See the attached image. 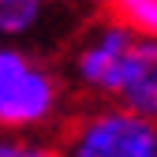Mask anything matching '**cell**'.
Listing matches in <instances>:
<instances>
[{"instance_id": "cell-6", "label": "cell", "mask_w": 157, "mask_h": 157, "mask_svg": "<svg viewBox=\"0 0 157 157\" xmlns=\"http://www.w3.org/2000/svg\"><path fill=\"white\" fill-rule=\"evenodd\" d=\"M112 8V19L127 23L135 34L157 37V0H105Z\"/></svg>"}, {"instance_id": "cell-7", "label": "cell", "mask_w": 157, "mask_h": 157, "mask_svg": "<svg viewBox=\"0 0 157 157\" xmlns=\"http://www.w3.org/2000/svg\"><path fill=\"white\" fill-rule=\"evenodd\" d=\"M0 157H64V150L37 142L30 135H19V131H0Z\"/></svg>"}, {"instance_id": "cell-3", "label": "cell", "mask_w": 157, "mask_h": 157, "mask_svg": "<svg viewBox=\"0 0 157 157\" xmlns=\"http://www.w3.org/2000/svg\"><path fill=\"white\" fill-rule=\"evenodd\" d=\"M135 37L139 34H135L127 23H120V19L97 23L82 41H78V49H75V60H71L75 82L86 94H94V97H105Z\"/></svg>"}, {"instance_id": "cell-4", "label": "cell", "mask_w": 157, "mask_h": 157, "mask_svg": "<svg viewBox=\"0 0 157 157\" xmlns=\"http://www.w3.org/2000/svg\"><path fill=\"white\" fill-rule=\"evenodd\" d=\"M105 101H116L124 109H135L157 120V37H135L120 71H116Z\"/></svg>"}, {"instance_id": "cell-1", "label": "cell", "mask_w": 157, "mask_h": 157, "mask_svg": "<svg viewBox=\"0 0 157 157\" xmlns=\"http://www.w3.org/2000/svg\"><path fill=\"white\" fill-rule=\"evenodd\" d=\"M60 78L11 41H0V131L34 135L60 112Z\"/></svg>"}, {"instance_id": "cell-2", "label": "cell", "mask_w": 157, "mask_h": 157, "mask_svg": "<svg viewBox=\"0 0 157 157\" xmlns=\"http://www.w3.org/2000/svg\"><path fill=\"white\" fill-rule=\"evenodd\" d=\"M60 150L64 157H157V120L105 101L71 124Z\"/></svg>"}, {"instance_id": "cell-5", "label": "cell", "mask_w": 157, "mask_h": 157, "mask_svg": "<svg viewBox=\"0 0 157 157\" xmlns=\"http://www.w3.org/2000/svg\"><path fill=\"white\" fill-rule=\"evenodd\" d=\"M45 0H0V41L26 37L41 26Z\"/></svg>"}]
</instances>
